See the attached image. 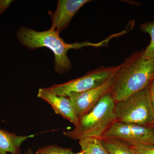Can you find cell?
<instances>
[{
	"label": "cell",
	"instance_id": "cell-20",
	"mask_svg": "<svg viewBox=\"0 0 154 154\" xmlns=\"http://www.w3.org/2000/svg\"></svg>",
	"mask_w": 154,
	"mask_h": 154
},
{
	"label": "cell",
	"instance_id": "cell-9",
	"mask_svg": "<svg viewBox=\"0 0 154 154\" xmlns=\"http://www.w3.org/2000/svg\"><path fill=\"white\" fill-rule=\"evenodd\" d=\"M37 96L49 104L56 113L76 126L79 118L69 98L56 94L51 87L40 88Z\"/></svg>",
	"mask_w": 154,
	"mask_h": 154
},
{
	"label": "cell",
	"instance_id": "cell-5",
	"mask_svg": "<svg viewBox=\"0 0 154 154\" xmlns=\"http://www.w3.org/2000/svg\"><path fill=\"white\" fill-rule=\"evenodd\" d=\"M120 67L101 66L88 72L78 79L63 84L54 85L51 88L56 94L69 98L74 94H80L101 85L115 76Z\"/></svg>",
	"mask_w": 154,
	"mask_h": 154
},
{
	"label": "cell",
	"instance_id": "cell-17",
	"mask_svg": "<svg viewBox=\"0 0 154 154\" xmlns=\"http://www.w3.org/2000/svg\"><path fill=\"white\" fill-rule=\"evenodd\" d=\"M12 2V1H0V14L4 13Z\"/></svg>",
	"mask_w": 154,
	"mask_h": 154
},
{
	"label": "cell",
	"instance_id": "cell-6",
	"mask_svg": "<svg viewBox=\"0 0 154 154\" xmlns=\"http://www.w3.org/2000/svg\"><path fill=\"white\" fill-rule=\"evenodd\" d=\"M103 138L120 140L131 146H154V126L116 121Z\"/></svg>",
	"mask_w": 154,
	"mask_h": 154
},
{
	"label": "cell",
	"instance_id": "cell-7",
	"mask_svg": "<svg viewBox=\"0 0 154 154\" xmlns=\"http://www.w3.org/2000/svg\"><path fill=\"white\" fill-rule=\"evenodd\" d=\"M115 76L101 85L83 93L74 94L69 97L79 120L90 112L103 96L111 93Z\"/></svg>",
	"mask_w": 154,
	"mask_h": 154
},
{
	"label": "cell",
	"instance_id": "cell-11",
	"mask_svg": "<svg viewBox=\"0 0 154 154\" xmlns=\"http://www.w3.org/2000/svg\"><path fill=\"white\" fill-rule=\"evenodd\" d=\"M102 144L109 154H137L131 146L120 140L113 138H103Z\"/></svg>",
	"mask_w": 154,
	"mask_h": 154
},
{
	"label": "cell",
	"instance_id": "cell-1",
	"mask_svg": "<svg viewBox=\"0 0 154 154\" xmlns=\"http://www.w3.org/2000/svg\"><path fill=\"white\" fill-rule=\"evenodd\" d=\"M154 79V58L136 51L120 65L115 75L111 95L116 103L147 88Z\"/></svg>",
	"mask_w": 154,
	"mask_h": 154
},
{
	"label": "cell",
	"instance_id": "cell-2",
	"mask_svg": "<svg viewBox=\"0 0 154 154\" xmlns=\"http://www.w3.org/2000/svg\"><path fill=\"white\" fill-rule=\"evenodd\" d=\"M17 37L19 42L29 49L46 47L51 50L54 55V69L59 74L64 73L72 68L71 62L67 54L69 50L79 49L88 46H103L101 42L96 43L85 42L68 44L61 38L59 33L51 28L39 32L23 26L17 31Z\"/></svg>",
	"mask_w": 154,
	"mask_h": 154
},
{
	"label": "cell",
	"instance_id": "cell-10",
	"mask_svg": "<svg viewBox=\"0 0 154 154\" xmlns=\"http://www.w3.org/2000/svg\"><path fill=\"white\" fill-rule=\"evenodd\" d=\"M33 135L18 136L5 130L0 129V154H21L22 144L28 139L33 137Z\"/></svg>",
	"mask_w": 154,
	"mask_h": 154
},
{
	"label": "cell",
	"instance_id": "cell-3",
	"mask_svg": "<svg viewBox=\"0 0 154 154\" xmlns=\"http://www.w3.org/2000/svg\"><path fill=\"white\" fill-rule=\"evenodd\" d=\"M116 104L111 93L106 94L90 112L79 119L73 129L65 131L64 134L76 140L88 137L102 139L105 133L116 121Z\"/></svg>",
	"mask_w": 154,
	"mask_h": 154
},
{
	"label": "cell",
	"instance_id": "cell-4",
	"mask_svg": "<svg viewBox=\"0 0 154 154\" xmlns=\"http://www.w3.org/2000/svg\"><path fill=\"white\" fill-rule=\"evenodd\" d=\"M149 86L116 103V121L154 126L153 111L150 98Z\"/></svg>",
	"mask_w": 154,
	"mask_h": 154
},
{
	"label": "cell",
	"instance_id": "cell-12",
	"mask_svg": "<svg viewBox=\"0 0 154 154\" xmlns=\"http://www.w3.org/2000/svg\"><path fill=\"white\" fill-rule=\"evenodd\" d=\"M79 144L84 154H109L104 147L101 139L84 138L79 140Z\"/></svg>",
	"mask_w": 154,
	"mask_h": 154
},
{
	"label": "cell",
	"instance_id": "cell-8",
	"mask_svg": "<svg viewBox=\"0 0 154 154\" xmlns=\"http://www.w3.org/2000/svg\"><path fill=\"white\" fill-rule=\"evenodd\" d=\"M89 0H59L56 10L51 13L52 25L51 29L58 33L66 28L77 12Z\"/></svg>",
	"mask_w": 154,
	"mask_h": 154
},
{
	"label": "cell",
	"instance_id": "cell-18",
	"mask_svg": "<svg viewBox=\"0 0 154 154\" xmlns=\"http://www.w3.org/2000/svg\"><path fill=\"white\" fill-rule=\"evenodd\" d=\"M25 154H33V152H32V150L31 149H29L26 151Z\"/></svg>",
	"mask_w": 154,
	"mask_h": 154
},
{
	"label": "cell",
	"instance_id": "cell-16",
	"mask_svg": "<svg viewBox=\"0 0 154 154\" xmlns=\"http://www.w3.org/2000/svg\"><path fill=\"white\" fill-rule=\"evenodd\" d=\"M149 90L150 98L151 102L153 111L154 119V79L152 80L149 86Z\"/></svg>",
	"mask_w": 154,
	"mask_h": 154
},
{
	"label": "cell",
	"instance_id": "cell-13",
	"mask_svg": "<svg viewBox=\"0 0 154 154\" xmlns=\"http://www.w3.org/2000/svg\"><path fill=\"white\" fill-rule=\"evenodd\" d=\"M140 30L150 36L149 44L143 50L144 54L149 57L154 58V21L144 22L140 26Z\"/></svg>",
	"mask_w": 154,
	"mask_h": 154
},
{
	"label": "cell",
	"instance_id": "cell-15",
	"mask_svg": "<svg viewBox=\"0 0 154 154\" xmlns=\"http://www.w3.org/2000/svg\"><path fill=\"white\" fill-rule=\"evenodd\" d=\"M131 147L137 154H154V146Z\"/></svg>",
	"mask_w": 154,
	"mask_h": 154
},
{
	"label": "cell",
	"instance_id": "cell-14",
	"mask_svg": "<svg viewBox=\"0 0 154 154\" xmlns=\"http://www.w3.org/2000/svg\"><path fill=\"white\" fill-rule=\"evenodd\" d=\"M71 149L64 148L59 146L50 145L40 148L36 154H72Z\"/></svg>",
	"mask_w": 154,
	"mask_h": 154
},
{
	"label": "cell",
	"instance_id": "cell-19",
	"mask_svg": "<svg viewBox=\"0 0 154 154\" xmlns=\"http://www.w3.org/2000/svg\"><path fill=\"white\" fill-rule=\"evenodd\" d=\"M72 154H83V152H82V151H81L80 152H79L78 153H74Z\"/></svg>",
	"mask_w": 154,
	"mask_h": 154
}]
</instances>
